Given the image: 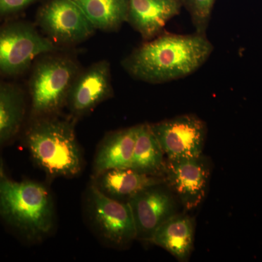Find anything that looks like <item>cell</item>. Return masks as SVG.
I'll use <instances>...</instances> for the list:
<instances>
[{
    "label": "cell",
    "mask_w": 262,
    "mask_h": 262,
    "mask_svg": "<svg viewBox=\"0 0 262 262\" xmlns=\"http://www.w3.org/2000/svg\"><path fill=\"white\" fill-rule=\"evenodd\" d=\"M138 125L110 131L100 141L93 163V176L112 169L130 168Z\"/></svg>",
    "instance_id": "14"
},
{
    "label": "cell",
    "mask_w": 262,
    "mask_h": 262,
    "mask_svg": "<svg viewBox=\"0 0 262 262\" xmlns=\"http://www.w3.org/2000/svg\"><path fill=\"white\" fill-rule=\"evenodd\" d=\"M58 49L36 24L10 19L0 24V78L15 80L28 73L38 57Z\"/></svg>",
    "instance_id": "5"
},
{
    "label": "cell",
    "mask_w": 262,
    "mask_h": 262,
    "mask_svg": "<svg viewBox=\"0 0 262 262\" xmlns=\"http://www.w3.org/2000/svg\"><path fill=\"white\" fill-rule=\"evenodd\" d=\"M85 220L105 246L125 250L136 241V230L128 203L115 201L90 183L84 196Z\"/></svg>",
    "instance_id": "6"
},
{
    "label": "cell",
    "mask_w": 262,
    "mask_h": 262,
    "mask_svg": "<svg viewBox=\"0 0 262 262\" xmlns=\"http://www.w3.org/2000/svg\"><path fill=\"white\" fill-rule=\"evenodd\" d=\"M96 30L117 32L127 22L129 0H72Z\"/></svg>",
    "instance_id": "18"
},
{
    "label": "cell",
    "mask_w": 262,
    "mask_h": 262,
    "mask_svg": "<svg viewBox=\"0 0 262 262\" xmlns=\"http://www.w3.org/2000/svg\"><path fill=\"white\" fill-rule=\"evenodd\" d=\"M69 115L28 119L22 135L32 161L51 179L73 178L82 172L83 154Z\"/></svg>",
    "instance_id": "3"
},
{
    "label": "cell",
    "mask_w": 262,
    "mask_h": 262,
    "mask_svg": "<svg viewBox=\"0 0 262 262\" xmlns=\"http://www.w3.org/2000/svg\"><path fill=\"white\" fill-rule=\"evenodd\" d=\"M0 218L31 244L45 241L54 230L56 211L51 190L42 183L15 181L0 158Z\"/></svg>",
    "instance_id": "2"
},
{
    "label": "cell",
    "mask_w": 262,
    "mask_h": 262,
    "mask_svg": "<svg viewBox=\"0 0 262 262\" xmlns=\"http://www.w3.org/2000/svg\"><path fill=\"white\" fill-rule=\"evenodd\" d=\"M82 69L75 55L64 50L38 57L29 71L28 119L61 115L76 77Z\"/></svg>",
    "instance_id": "4"
},
{
    "label": "cell",
    "mask_w": 262,
    "mask_h": 262,
    "mask_svg": "<svg viewBox=\"0 0 262 262\" xmlns=\"http://www.w3.org/2000/svg\"><path fill=\"white\" fill-rule=\"evenodd\" d=\"M211 171V161L203 153L192 158H166L164 183L184 211H190L204 201Z\"/></svg>",
    "instance_id": "8"
},
{
    "label": "cell",
    "mask_w": 262,
    "mask_h": 262,
    "mask_svg": "<svg viewBox=\"0 0 262 262\" xmlns=\"http://www.w3.org/2000/svg\"><path fill=\"white\" fill-rule=\"evenodd\" d=\"M189 11L195 32L206 35L215 0H183Z\"/></svg>",
    "instance_id": "19"
},
{
    "label": "cell",
    "mask_w": 262,
    "mask_h": 262,
    "mask_svg": "<svg viewBox=\"0 0 262 262\" xmlns=\"http://www.w3.org/2000/svg\"><path fill=\"white\" fill-rule=\"evenodd\" d=\"M136 230V241L150 243L157 229L180 212L181 205L163 182L143 189L129 200Z\"/></svg>",
    "instance_id": "10"
},
{
    "label": "cell",
    "mask_w": 262,
    "mask_h": 262,
    "mask_svg": "<svg viewBox=\"0 0 262 262\" xmlns=\"http://www.w3.org/2000/svg\"><path fill=\"white\" fill-rule=\"evenodd\" d=\"M213 48L206 35L163 32L144 41L122 61V67L136 80L160 84L184 78L208 61Z\"/></svg>",
    "instance_id": "1"
},
{
    "label": "cell",
    "mask_w": 262,
    "mask_h": 262,
    "mask_svg": "<svg viewBox=\"0 0 262 262\" xmlns=\"http://www.w3.org/2000/svg\"><path fill=\"white\" fill-rule=\"evenodd\" d=\"M194 219L179 212L157 229L150 243L163 248L179 261L185 262L194 249Z\"/></svg>",
    "instance_id": "15"
},
{
    "label": "cell",
    "mask_w": 262,
    "mask_h": 262,
    "mask_svg": "<svg viewBox=\"0 0 262 262\" xmlns=\"http://www.w3.org/2000/svg\"><path fill=\"white\" fill-rule=\"evenodd\" d=\"M38 0H0V19L10 20Z\"/></svg>",
    "instance_id": "20"
},
{
    "label": "cell",
    "mask_w": 262,
    "mask_h": 262,
    "mask_svg": "<svg viewBox=\"0 0 262 262\" xmlns=\"http://www.w3.org/2000/svg\"><path fill=\"white\" fill-rule=\"evenodd\" d=\"M166 158H192L203 154L206 122L195 115H183L150 124Z\"/></svg>",
    "instance_id": "9"
},
{
    "label": "cell",
    "mask_w": 262,
    "mask_h": 262,
    "mask_svg": "<svg viewBox=\"0 0 262 262\" xmlns=\"http://www.w3.org/2000/svg\"><path fill=\"white\" fill-rule=\"evenodd\" d=\"M113 95L110 62H95L87 68L81 69L76 77L66 105L68 115L78 121Z\"/></svg>",
    "instance_id": "11"
},
{
    "label": "cell",
    "mask_w": 262,
    "mask_h": 262,
    "mask_svg": "<svg viewBox=\"0 0 262 262\" xmlns=\"http://www.w3.org/2000/svg\"><path fill=\"white\" fill-rule=\"evenodd\" d=\"M35 24L61 50L85 42L96 31L72 0H49L38 10Z\"/></svg>",
    "instance_id": "7"
},
{
    "label": "cell",
    "mask_w": 262,
    "mask_h": 262,
    "mask_svg": "<svg viewBox=\"0 0 262 262\" xmlns=\"http://www.w3.org/2000/svg\"><path fill=\"white\" fill-rule=\"evenodd\" d=\"M181 6V0H129L127 22L144 41L150 40L163 32Z\"/></svg>",
    "instance_id": "12"
},
{
    "label": "cell",
    "mask_w": 262,
    "mask_h": 262,
    "mask_svg": "<svg viewBox=\"0 0 262 262\" xmlns=\"http://www.w3.org/2000/svg\"><path fill=\"white\" fill-rule=\"evenodd\" d=\"M166 157L149 123L138 125L130 168L139 173L163 178Z\"/></svg>",
    "instance_id": "17"
},
{
    "label": "cell",
    "mask_w": 262,
    "mask_h": 262,
    "mask_svg": "<svg viewBox=\"0 0 262 262\" xmlns=\"http://www.w3.org/2000/svg\"><path fill=\"white\" fill-rule=\"evenodd\" d=\"M91 182L108 198L127 203L143 189L164 182V179L151 177L127 168L106 170L92 177Z\"/></svg>",
    "instance_id": "16"
},
{
    "label": "cell",
    "mask_w": 262,
    "mask_h": 262,
    "mask_svg": "<svg viewBox=\"0 0 262 262\" xmlns=\"http://www.w3.org/2000/svg\"><path fill=\"white\" fill-rule=\"evenodd\" d=\"M28 117L27 90L15 81L0 78V147L22 134Z\"/></svg>",
    "instance_id": "13"
}]
</instances>
